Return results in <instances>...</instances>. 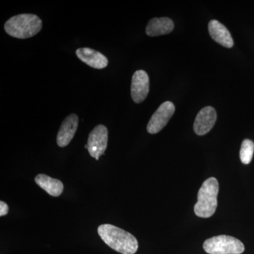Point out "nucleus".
<instances>
[{"instance_id":"nucleus-1","label":"nucleus","mask_w":254,"mask_h":254,"mask_svg":"<svg viewBox=\"0 0 254 254\" xmlns=\"http://www.w3.org/2000/svg\"><path fill=\"white\" fill-rule=\"evenodd\" d=\"M98 233L108 247L122 254H134L138 250L136 237L123 229L103 224L98 228Z\"/></svg>"},{"instance_id":"nucleus-2","label":"nucleus","mask_w":254,"mask_h":254,"mask_svg":"<svg viewBox=\"0 0 254 254\" xmlns=\"http://www.w3.org/2000/svg\"><path fill=\"white\" fill-rule=\"evenodd\" d=\"M43 28V22L38 16L21 14L10 18L4 24L7 34L18 39H26L38 34Z\"/></svg>"},{"instance_id":"nucleus-3","label":"nucleus","mask_w":254,"mask_h":254,"mask_svg":"<svg viewBox=\"0 0 254 254\" xmlns=\"http://www.w3.org/2000/svg\"><path fill=\"white\" fill-rule=\"evenodd\" d=\"M219 184L215 177L205 180L198 193V201L194 205V213L199 218L213 216L218 207Z\"/></svg>"},{"instance_id":"nucleus-4","label":"nucleus","mask_w":254,"mask_h":254,"mask_svg":"<svg viewBox=\"0 0 254 254\" xmlns=\"http://www.w3.org/2000/svg\"><path fill=\"white\" fill-rule=\"evenodd\" d=\"M203 250L208 254H241L245 252V245L235 237L220 235L205 240Z\"/></svg>"},{"instance_id":"nucleus-5","label":"nucleus","mask_w":254,"mask_h":254,"mask_svg":"<svg viewBox=\"0 0 254 254\" xmlns=\"http://www.w3.org/2000/svg\"><path fill=\"white\" fill-rule=\"evenodd\" d=\"M108 141V130L104 125H98L90 133L88 139V150L92 158L99 160L104 154Z\"/></svg>"},{"instance_id":"nucleus-6","label":"nucleus","mask_w":254,"mask_h":254,"mask_svg":"<svg viewBox=\"0 0 254 254\" xmlns=\"http://www.w3.org/2000/svg\"><path fill=\"white\" fill-rule=\"evenodd\" d=\"M175 111V105L172 102H165L160 105L148 124L147 131L148 133L155 134L161 131L168 125L169 120L173 116Z\"/></svg>"},{"instance_id":"nucleus-7","label":"nucleus","mask_w":254,"mask_h":254,"mask_svg":"<svg viewBox=\"0 0 254 254\" xmlns=\"http://www.w3.org/2000/svg\"><path fill=\"white\" fill-rule=\"evenodd\" d=\"M150 81L148 73L143 70H138L132 76L131 98L136 103H141L149 93Z\"/></svg>"},{"instance_id":"nucleus-8","label":"nucleus","mask_w":254,"mask_h":254,"mask_svg":"<svg viewBox=\"0 0 254 254\" xmlns=\"http://www.w3.org/2000/svg\"><path fill=\"white\" fill-rule=\"evenodd\" d=\"M217 120V113L213 107L208 106L200 110L193 124V130L198 136L206 134L213 128Z\"/></svg>"},{"instance_id":"nucleus-9","label":"nucleus","mask_w":254,"mask_h":254,"mask_svg":"<svg viewBox=\"0 0 254 254\" xmlns=\"http://www.w3.org/2000/svg\"><path fill=\"white\" fill-rule=\"evenodd\" d=\"M78 125V118L75 114L68 115L64 120L57 136V143L60 147H65L69 144L73 139Z\"/></svg>"},{"instance_id":"nucleus-10","label":"nucleus","mask_w":254,"mask_h":254,"mask_svg":"<svg viewBox=\"0 0 254 254\" xmlns=\"http://www.w3.org/2000/svg\"><path fill=\"white\" fill-rule=\"evenodd\" d=\"M76 54L78 59L91 67L102 69L108 66V60L106 57L91 48H78L76 51Z\"/></svg>"},{"instance_id":"nucleus-11","label":"nucleus","mask_w":254,"mask_h":254,"mask_svg":"<svg viewBox=\"0 0 254 254\" xmlns=\"http://www.w3.org/2000/svg\"><path fill=\"white\" fill-rule=\"evenodd\" d=\"M208 31L212 39L227 48L234 46V41L227 28L217 20H211L208 23Z\"/></svg>"},{"instance_id":"nucleus-12","label":"nucleus","mask_w":254,"mask_h":254,"mask_svg":"<svg viewBox=\"0 0 254 254\" xmlns=\"http://www.w3.org/2000/svg\"><path fill=\"white\" fill-rule=\"evenodd\" d=\"M174 29L173 20L167 17L152 18L146 26V34L150 37H156L169 34Z\"/></svg>"},{"instance_id":"nucleus-13","label":"nucleus","mask_w":254,"mask_h":254,"mask_svg":"<svg viewBox=\"0 0 254 254\" xmlns=\"http://www.w3.org/2000/svg\"><path fill=\"white\" fill-rule=\"evenodd\" d=\"M35 182L38 186L46 190L48 194L53 196H60L63 192V182L57 179L52 178L48 175L40 174L35 178Z\"/></svg>"},{"instance_id":"nucleus-14","label":"nucleus","mask_w":254,"mask_h":254,"mask_svg":"<svg viewBox=\"0 0 254 254\" xmlns=\"http://www.w3.org/2000/svg\"><path fill=\"white\" fill-rule=\"evenodd\" d=\"M254 153V142L250 139L244 140L240 149V159L242 163L248 165L253 158Z\"/></svg>"},{"instance_id":"nucleus-15","label":"nucleus","mask_w":254,"mask_h":254,"mask_svg":"<svg viewBox=\"0 0 254 254\" xmlns=\"http://www.w3.org/2000/svg\"><path fill=\"white\" fill-rule=\"evenodd\" d=\"M9 212V206L4 201L0 202V216H4Z\"/></svg>"},{"instance_id":"nucleus-16","label":"nucleus","mask_w":254,"mask_h":254,"mask_svg":"<svg viewBox=\"0 0 254 254\" xmlns=\"http://www.w3.org/2000/svg\"><path fill=\"white\" fill-rule=\"evenodd\" d=\"M85 148H87L88 149V145H85Z\"/></svg>"}]
</instances>
